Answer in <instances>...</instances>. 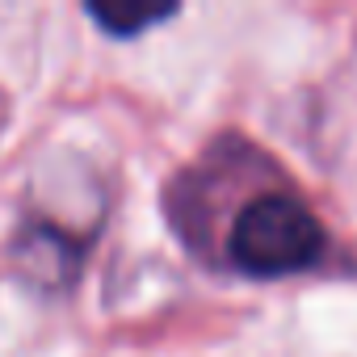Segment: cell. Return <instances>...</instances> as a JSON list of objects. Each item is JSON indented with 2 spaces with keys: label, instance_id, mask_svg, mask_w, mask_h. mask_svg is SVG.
Segmentation results:
<instances>
[{
  "label": "cell",
  "instance_id": "2",
  "mask_svg": "<svg viewBox=\"0 0 357 357\" xmlns=\"http://www.w3.org/2000/svg\"><path fill=\"white\" fill-rule=\"evenodd\" d=\"M172 13H176L172 5H168V9H151V5H122V9H105V5H93V17H97L109 34H122V38L139 34L143 26L164 22V17H172Z\"/></svg>",
  "mask_w": 357,
  "mask_h": 357
},
{
  "label": "cell",
  "instance_id": "1",
  "mask_svg": "<svg viewBox=\"0 0 357 357\" xmlns=\"http://www.w3.org/2000/svg\"><path fill=\"white\" fill-rule=\"evenodd\" d=\"M324 252V227L294 194L252 198L227 236V257L252 278H286L315 265Z\"/></svg>",
  "mask_w": 357,
  "mask_h": 357
}]
</instances>
